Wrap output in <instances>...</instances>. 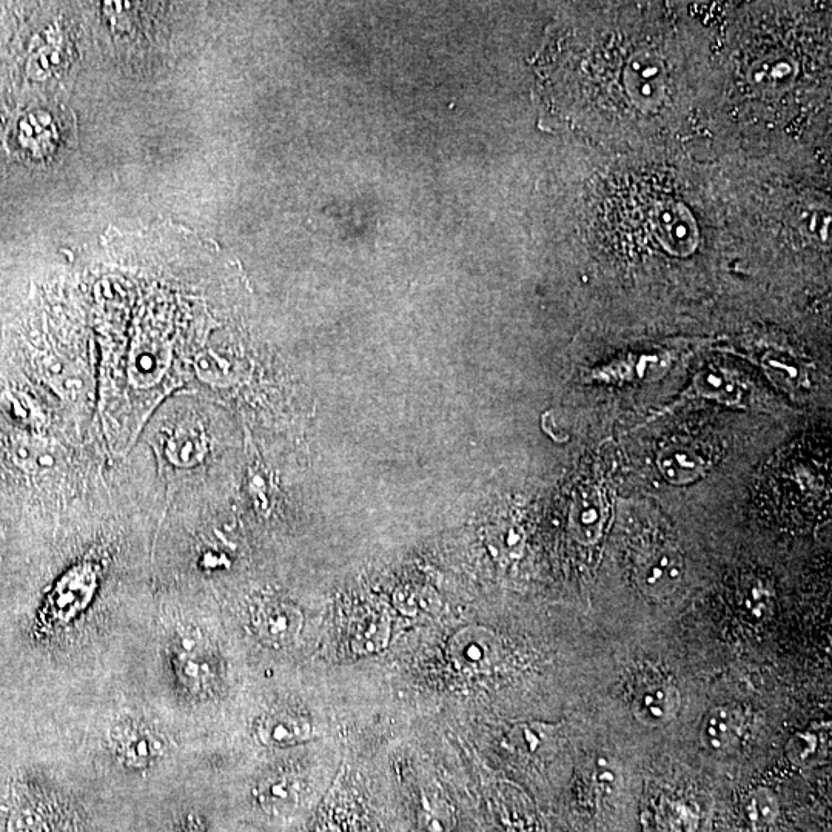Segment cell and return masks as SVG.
Returning a JSON list of instances; mask_svg holds the SVG:
<instances>
[{"mask_svg":"<svg viewBox=\"0 0 832 832\" xmlns=\"http://www.w3.org/2000/svg\"><path fill=\"white\" fill-rule=\"evenodd\" d=\"M683 575L685 561L677 547L672 544H649L638 555V586L649 597H668L680 586Z\"/></svg>","mask_w":832,"mask_h":832,"instance_id":"1","label":"cell"},{"mask_svg":"<svg viewBox=\"0 0 832 832\" xmlns=\"http://www.w3.org/2000/svg\"><path fill=\"white\" fill-rule=\"evenodd\" d=\"M682 706L680 691L665 678H648L638 683L632 694V711L641 723L663 726L677 717Z\"/></svg>","mask_w":832,"mask_h":832,"instance_id":"2","label":"cell"},{"mask_svg":"<svg viewBox=\"0 0 832 832\" xmlns=\"http://www.w3.org/2000/svg\"><path fill=\"white\" fill-rule=\"evenodd\" d=\"M450 658L455 668L463 672H486L497 665L500 645L492 632L483 628H469L450 641Z\"/></svg>","mask_w":832,"mask_h":832,"instance_id":"3","label":"cell"},{"mask_svg":"<svg viewBox=\"0 0 832 832\" xmlns=\"http://www.w3.org/2000/svg\"><path fill=\"white\" fill-rule=\"evenodd\" d=\"M743 715L731 706H717L703 717L698 740L706 752L712 755L729 754L742 740Z\"/></svg>","mask_w":832,"mask_h":832,"instance_id":"4","label":"cell"},{"mask_svg":"<svg viewBox=\"0 0 832 832\" xmlns=\"http://www.w3.org/2000/svg\"><path fill=\"white\" fill-rule=\"evenodd\" d=\"M302 628V615L286 603H267L255 615V629L267 645L284 648L292 645Z\"/></svg>","mask_w":832,"mask_h":832,"instance_id":"5","label":"cell"},{"mask_svg":"<svg viewBox=\"0 0 832 832\" xmlns=\"http://www.w3.org/2000/svg\"><path fill=\"white\" fill-rule=\"evenodd\" d=\"M113 745L119 759L131 768H145L155 763L164 754L161 737L144 726L125 723L113 734Z\"/></svg>","mask_w":832,"mask_h":832,"instance_id":"6","label":"cell"},{"mask_svg":"<svg viewBox=\"0 0 832 832\" xmlns=\"http://www.w3.org/2000/svg\"><path fill=\"white\" fill-rule=\"evenodd\" d=\"M50 116L42 111H28L11 125L8 144L19 155L42 158L50 151Z\"/></svg>","mask_w":832,"mask_h":832,"instance_id":"7","label":"cell"},{"mask_svg":"<svg viewBox=\"0 0 832 832\" xmlns=\"http://www.w3.org/2000/svg\"><path fill=\"white\" fill-rule=\"evenodd\" d=\"M256 732L264 745L270 748H287L309 740L312 726L306 717L281 709L262 717Z\"/></svg>","mask_w":832,"mask_h":832,"instance_id":"8","label":"cell"},{"mask_svg":"<svg viewBox=\"0 0 832 832\" xmlns=\"http://www.w3.org/2000/svg\"><path fill=\"white\" fill-rule=\"evenodd\" d=\"M302 785L293 775H273L259 783L256 799L264 811L273 816H286L301 802Z\"/></svg>","mask_w":832,"mask_h":832,"instance_id":"9","label":"cell"},{"mask_svg":"<svg viewBox=\"0 0 832 832\" xmlns=\"http://www.w3.org/2000/svg\"><path fill=\"white\" fill-rule=\"evenodd\" d=\"M658 463L665 478L683 484L705 472L706 458L695 444L675 443L661 452Z\"/></svg>","mask_w":832,"mask_h":832,"instance_id":"10","label":"cell"},{"mask_svg":"<svg viewBox=\"0 0 832 832\" xmlns=\"http://www.w3.org/2000/svg\"><path fill=\"white\" fill-rule=\"evenodd\" d=\"M201 438L193 429H178L170 437L168 444H165V455L168 460L176 461L178 466H188L187 463H195L201 457Z\"/></svg>","mask_w":832,"mask_h":832,"instance_id":"11","label":"cell"},{"mask_svg":"<svg viewBox=\"0 0 832 832\" xmlns=\"http://www.w3.org/2000/svg\"><path fill=\"white\" fill-rule=\"evenodd\" d=\"M178 665L179 675L190 686L204 685L208 680H212L215 674L212 658L208 657L205 651L188 657H178Z\"/></svg>","mask_w":832,"mask_h":832,"instance_id":"12","label":"cell"},{"mask_svg":"<svg viewBox=\"0 0 832 832\" xmlns=\"http://www.w3.org/2000/svg\"><path fill=\"white\" fill-rule=\"evenodd\" d=\"M779 814V805L771 792L759 791L749 799L746 805V816L755 826L771 825Z\"/></svg>","mask_w":832,"mask_h":832,"instance_id":"13","label":"cell"},{"mask_svg":"<svg viewBox=\"0 0 832 832\" xmlns=\"http://www.w3.org/2000/svg\"><path fill=\"white\" fill-rule=\"evenodd\" d=\"M387 634L389 631L384 624H381V621H370L356 632L353 637V648L364 654L380 651L387 643V638H389Z\"/></svg>","mask_w":832,"mask_h":832,"instance_id":"14","label":"cell"},{"mask_svg":"<svg viewBox=\"0 0 832 832\" xmlns=\"http://www.w3.org/2000/svg\"><path fill=\"white\" fill-rule=\"evenodd\" d=\"M421 828L426 832H447L450 828L449 814L443 806L426 803L420 814Z\"/></svg>","mask_w":832,"mask_h":832,"instance_id":"15","label":"cell"},{"mask_svg":"<svg viewBox=\"0 0 832 832\" xmlns=\"http://www.w3.org/2000/svg\"><path fill=\"white\" fill-rule=\"evenodd\" d=\"M743 604H745L746 611L749 614L762 617L763 612L766 611V606H768V595H766V592L762 588L755 586V588L749 589L746 592L745 603Z\"/></svg>","mask_w":832,"mask_h":832,"instance_id":"16","label":"cell"},{"mask_svg":"<svg viewBox=\"0 0 832 832\" xmlns=\"http://www.w3.org/2000/svg\"><path fill=\"white\" fill-rule=\"evenodd\" d=\"M8 832H41L39 823L30 812H16L8 822Z\"/></svg>","mask_w":832,"mask_h":832,"instance_id":"17","label":"cell"},{"mask_svg":"<svg viewBox=\"0 0 832 832\" xmlns=\"http://www.w3.org/2000/svg\"><path fill=\"white\" fill-rule=\"evenodd\" d=\"M541 739H543L541 732L535 731V728H532V726L521 728L517 734L514 732V742L517 745L523 746L527 751H535L538 745H541Z\"/></svg>","mask_w":832,"mask_h":832,"instance_id":"18","label":"cell"},{"mask_svg":"<svg viewBox=\"0 0 832 832\" xmlns=\"http://www.w3.org/2000/svg\"><path fill=\"white\" fill-rule=\"evenodd\" d=\"M185 832H201V831H199V829L196 828V826H188L187 831H185Z\"/></svg>","mask_w":832,"mask_h":832,"instance_id":"19","label":"cell"},{"mask_svg":"<svg viewBox=\"0 0 832 832\" xmlns=\"http://www.w3.org/2000/svg\"><path fill=\"white\" fill-rule=\"evenodd\" d=\"M324 832H339V831H336V829H333V828L332 829L329 828V829H327V831H324Z\"/></svg>","mask_w":832,"mask_h":832,"instance_id":"20","label":"cell"}]
</instances>
